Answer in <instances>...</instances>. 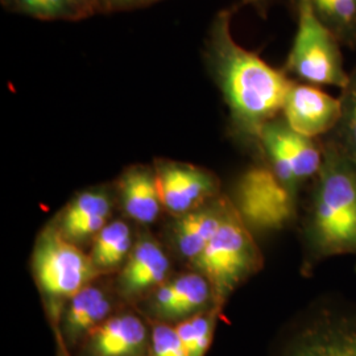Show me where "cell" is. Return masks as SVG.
I'll return each instance as SVG.
<instances>
[{"mask_svg": "<svg viewBox=\"0 0 356 356\" xmlns=\"http://www.w3.org/2000/svg\"><path fill=\"white\" fill-rule=\"evenodd\" d=\"M213 63L220 89L236 126L251 136L282 111L292 81L231 35L229 15L222 13L213 29Z\"/></svg>", "mask_w": 356, "mask_h": 356, "instance_id": "1", "label": "cell"}, {"mask_svg": "<svg viewBox=\"0 0 356 356\" xmlns=\"http://www.w3.org/2000/svg\"><path fill=\"white\" fill-rule=\"evenodd\" d=\"M306 225L313 259L356 254V165L330 141L325 145Z\"/></svg>", "mask_w": 356, "mask_h": 356, "instance_id": "2", "label": "cell"}, {"mask_svg": "<svg viewBox=\"0 0 356 356\" xmlns=\"http://www.w3.org/2000/svg\"><path fill=\"white\" fill-rule=\"evenodd\" d=\"M191 264L211 284L219 309L261 267L260 250L235 204H229L216 235Z\"/></svg>", "mask_w": 356, "mask_h": 356, "instance_id": "3", "label": "cell"}, {"mask_svg": "<svg viewBox=\"0 0 356 356\" xmlns=\"http://www.w3.org/2000/svg\"><path fill=\"white\" fill-rule=\"evenodd\" d=\"M32 268L40 291L48 297L54 327L66 302L101 275L90 254L66 239L57 227H47L41 232Z\"/></svg>", "mask_w": 356, "mask_h": 356, "instance_id": "4", "label": "cell"}, {"mask_svg": "<svg viewBox=\"0 0 356 356\" xmlns=\"http://www.w3.org/2000/svg\"><path fill=\"white\" fill-rule=\"evenodd\" d=\"M298 1V24L286 61L288 70L309 85L343 89L346 72L339 38L326 26L309 0Z\"/></svg>", "mask_w": 356, "mask_h": 356, "instance_id": "5", "label": "cell"}, {"mask_svg": "<svg viewBox=\"0 0 356 356\" xmlns=\"http://www.w3.org/2000/svg\"><path fill=\"white\" fill-rule=\"evenodd\" d=\"M235 207L248 227L280 229L296 213V191L289 189L269 166H254L243 175Z\"/></svg>", "mask_w": 356, "mask_h": 356, "instance_id": "6", "label": "cell"}, {"mask_svg": "<svg viewBox=\"0 0 356 356\" xmlns=\"http://www.w3.org/2000/svg\"><path fill=\"white\" fill-rule=\"evenodd\" d=\"M211 307H218L211 284L198 270L168 280L145 300L149 321L176 325Z\"/></svg>", "mask_w": 356, "mask_h": 356, "instance_id": "7", "label": "cell"}, {"mask_svg": "<svg viewBox=\"0 0 356 356\" xmlns=\"http://www.w3.org/2000/svg\"><path fill=\"white\" fill-rule=\"evenodd\" d=\"M115 313L113 293L91 282L66 302L54 327L57 342L74 355L90 334Z\"/></svg>", "mask_w": 356, "mask_h": 356, "instance_id": "8", "label": "cell"}, {"mask_svg": "<svg viewBox=\"0 0 356 356\" xmlns=\"http://www.w3.org/2000/svg\"><path fill=\"white\" fill-rule=\"evenodd\" d=\"M170 273V260L161 244L144 235L135 241L124 266L120 268L116 291L127 302L145 301Z\"/></svg>", "mask_w": 356, "mask_h": 356, "instance_id": "9", "label": "cell"}, {"mask_svg": "<svg viewBox=\"0 0 356 356\" xmlns=\"http://www.w3.org/2000/svg\"><path fill=\"white\" fill-rule=\"evenodd\" d=\"M156 177L163 207L181 216L214 200L218 182L197 166L163 161L156 166Z\"/></svg>", "mask_w": 356, "mask_h": 356, "instance_id": "10", "label": "cell"}, {"mask_svg": "<svg viewBox=\"0 0 356 356\" xmlns=\"http://www.w3.org/2000/svg\"><path fill=\"white\" fill-rule=\"evenodd\" d=\"M151 323L132 312H118L92 331L76 356H149Z\"/></svg>", "mask_w": 356, "mask_h": 356, "instance_id": "11", "label": "cell"}, {"mask_svg": "<svg viewBox=\"0 0 356 356\" xmlns=\"http://www.w3.org/2000/svg\"><path fill=\"white\" fill-rule=\"evenodd\" d=\"M284 122L294 132L314 139L335 129L342 115L341 98L314 85H293L282 108Z\"/></svg>", "mask_w": 356, "mask_h": 356, "instance_id": "12", "label": "cell"}, {"mask_svg": "<svg viewBox=\"0 0 356 356\" xmlns=\"http://www.w3.org/2000/svg\"><path fill=\"white\" fill-rule=\"evenodd\" d=\"M286 356H356V317H322L297 338Z\"/></svg>", "mask_w": 356, "mask_h": 356, "instance_id": "13", "label": "cell"}, {"mask_svg": "<svg viewBox=\"0 0 356 356\" xmlns=\"http://www.w3.org/2000/svg\"><path fill=\"white\" fill-rule=\"evenodd\" d=\"M231 202L227 200H213L210 202L177 216L173 229V239L178 252L193 263L219 229Z\"/></svg>", "mask_w": 356, "mask_h": 356, "instance_id": "14", "label": "cell"}, {"mask_svg": "<svg viewBox=\"0 0 356 356\" xmlns=\"http://www.w3.org/2000/svg\"><path fill=\"white\" fill-rule=\"evenodd\" d=\"M120 201L129 219L151 225L161 213L163 202L159 191L156 172L148 168H131L119 184Z\"/></svg>", "mask_w": 356, "mask_h": 356, "instance_id": "15", "label": "cell"}, {"mask_svg": "<svg viewBox=\"0 0 356 356\" xmlns=\"http://www.w3.org/2000/svg\"><path fill=\"white\" fill-rule=\"evenodd\" d=\"M132 229L124 220H110L94 238L90 257L98 272L108 273L124 266L134 248Z\"/></svg>", "mask_w": 356, "mask_h": 356, "instance_id": "16", "label": "cell"}, {"mask_svg": "<svg viewBox=\"0 0 356 356\" xmlns=\"http://www.w3.org/2000/svg\"><path fill=\"white\" fill-rule=\"evenodd\" d=\"M219 310L211 307L173 325L186 356H206L213 343Z\"/></svg>", "mask_w": 356, "mask_h": 356, "instance_id": "17", "label": "cell"}, {"mask_svg": "<svg viewBox=\"0 0 356 356\" xmlns=\"http://www.w3.org/2000/svg\"><path fill=\"white\" fill-rule=\"evenodd\" d=\"M319 19L344 42L356 41V0H309Z\"/></svg>", "mask_w": 356, "mask_h": 356, "instance_id": "18", "label": "cell"}, {"mask_svg": "<svg viewBox=\"0 0 356 356\" xmlns=\"http://www.w3.org/2000/svg\"><path fill=\"white\" fill-rule=\"evenodd\" d=\"M342 115L337 126L334 143L356 165V67L350 73L348 82L342 89Z\"/></svg>", "mask_w": 356, "mask_h": 356, "instance_id": "19", "label": "cell"}, {"mask_svg": "<svg viewBox=\"0 0 356 356\" xmlns=\"http://www.w3.org/2000/svg\"><path fill=\"white\" fill-rule=\"evenodd\" d=\"M113 201L104 191H88L78 194L76 198L67 204L60 218L58 229L72 226L79 220L90 216L111 214Z\"/></svg>", "mask_w": 356, "mask_h": 356, "instance_id": "20", "label": "cell"}, {"mask_svg": "<svg viewBox=\"0 0 356 356\" xmlns=\"http://www.w3.org/2000/svg\"><path fill=\"white\" fill-rule=\"evenodd\" d=\"M149 321V319H148ZM151 346L149 356H186L173 325L149 321Z\"/></svg>", "mask_w": 356, "mask_h": 356, "instance_id": "21", "label": "cell"}, {"mask_svg": "<svg viewBox=\"0 0 356 356\" xmlns=\"http://www.w3.org/2000/svg\"><path fill=\"white\" fill-rule=\"evenodd\" d=\"M20 1H22L23 7L28 11H32L38 15H47L44 0H20Z\"/></svg>", "mask_w": 356, "mask_h": 356, "instance_id": "22", "label": "cell"}, {"mask_svg": "<svg viewBox=\"0 0 356 356\" xmlns=\"http://www.w3.org/2000/svg\"><path fill=\"white\" fill-rule=\"evenodd\" d=\"M45 1V11L47 16L48 15H56V13H61L65 10L67 0H44Z\"/></svg>", "mask_w": 356, "mask_h": 356, "instance_id": "23", "label": "cell"}, {"mask_svg": "<svg viewBox=\"0 0 356 356\" xmlns=\"http://www.w3.org/2000/svg\"><path fill=\"white\" fill-rule=\"evenodd\" d=\"M57 344H58V354H57V356H76L70 354L63 344L58 343V342H57Z\"/></svg>", "mask_w": 356, "mask_h": 356, "instance_id": "24", "label": "cell"}, {"mask_svg": "<svg viewBox=\"0 0 356 356\" xmlns=\"http://www.w3.org/2000/svg\"><path fill=\"white\" fill-rule=\"evenodd\" d=\"M88 0H67V3H70V4H76V6H79V4H85Z\"/></svg>", "mask_w": 356, "mask_h": 356, "instance_id": "25", "label": "cell"}, {"mask_svg": "<svg viewBox=\"0 0 356 356\" xmlns=\"http://www.w3.org/2000/svg\"><path fill=\"white\" fill-rule=\"evenodd\" d=\"M115 3H134V1H141V0H113Z\"/></svg>", "mask_w": 356, "mask_h": 356, "instance_id": "26", "label": "cell"}]
</instances>
